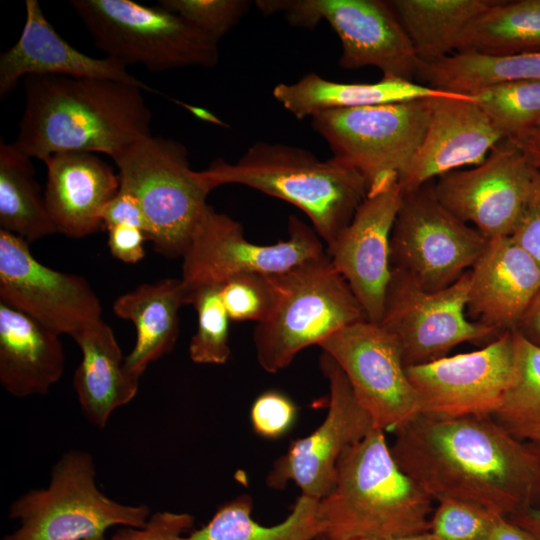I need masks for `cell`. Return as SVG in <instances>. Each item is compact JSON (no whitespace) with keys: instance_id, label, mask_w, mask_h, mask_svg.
I'll return each instance as SVG.
<instances>
[{"instance_id":"obj_1","label":"cell","mask_w":540,"mask_h":540,"mask_svg":"<svg viewBox=\"0 0 540 540\" xmlns=\"http://www.w3.org/2000/svg\"><path fill=\"white\" fill-rule=\"evenodd\" d=\"M433 501L455 500L509 517L540 506V457L493 416L419 414L390 446Z\"/></svg>"},{"instance_id":"obj_2","label":"cell","mask_w":540,"mask_h":540,"mask_svg":"<svg viewBox=\"0 0 540 540\" xmlns=\"http://www.w3.org/2000/svg\"><path fill=\"white\" fill-rule=\"evenodd\" d=\"M14 145L41 161L62 152L111 158L151 136L143 88L104 78L30 75Z\"/></svg>"},{"instance_id":"obj_3","label":"cell","mask_w":540,"mask_h":540,"mask_svg":"<svg viewBox=\"0 0 540 540\" xmlns=\"http://www.w3.org/2000/svg\"><path fill=\"white\" fill-rule=\"evenodd\" d=\"M433 500L397 464L385 432L373 428L338 461L330 492L318 500L322 540H390L427 532Z\"/></svg>"},{"instance_id":"obj_4","label":"cell","mask_w":540,"mask_h":540,"mask_svg":"<svg viewBox=\"0 0 540 540\" xmlns=\"http://www.w3.org/2000/svg\"><path fill=\"white\" fill-rule=\"evenodd\" d=\"M211 189L239 184L302 210L331 245L368 194L363 176L346 162L325 161L303 148L257 142L235 163L217 159L202 171Z\"/></svg>"},{"instance_id":"obj_5","label":"cell","mask_w":540,"mask_h":540,"mask_svg":"<svg viewBox=\"0 0 540 540\" xmlns=\"http://www.w3.org/2000/svg\"><path fill=\"white\" fill-rule=\"evenodd\" d=\"M274 278V308L253 334L258 363L268 373L283 370L305 348L367 319L327 253Z\"/></svg>"},{"instance_id":"obj_6","label":"cell","mask_w":540,"mask_h":540,"mask_svg":"<svg viewBox=\"0 0 540 540\" xmlns=\"http://www.w3.org/2000/svg\"><path fill=\"white\" fill-rule=\"evenodd\" d=\"M150 515L145 504H124L105 495L96 483L93 456L71 450L54 464L45 488L11 503L8 517L19 525L2 540H108L110 528L142 527Z\"/></svg>"},{"instance_id":"obj_7","label":"cell","mask_w":540,"mask_h":540,"mask_svg":"<svg viewBox=\"0 0 540 540\" xmlns=\"http://www.w3.org/2000/svg\"><path fill=\"white\" fill-rule=\"evenodd\" d=\"M112 159L120 188L142 208L154 250L168 258L183 257L212 191L202 171L191 169L185 146L151 135Z\"/></svg>"},{"instance_id":"obj_8","label":"cell","mask_w":540,"mask_h":540,"mask_svg":"<svg viewBox=\"0 0 540 540\" xmlns=\"http://www.w3.org/2000/svg\"><path fill=\"white\" fill-rule=\"evenodd\" d=\"M75 13L95 46L124 65L140 64L151 72L214 67L218 42L181 16L157 4L132 0H72Z\"/></svg>"},{"instance_id":"obj_9","label":"cell","mask_w":540,"mask_h":540,"mask_svg":"<svg viewBox=\"0 0 540 540\" xmlns=\"http://www.w3.org/2000/svg\"><path fill=\"white\" fill-rule=\"evenodd\" d=\"M311 119L333 156L355 168L370 192L405 178L427 128L429 105L428 99L413 100L331 110Z\"/></svg>"},{"instance_id":"obj_10","label":"cell","mask_w":540,"mask_h":540,"mask_svg":"<svg viewBox=\"0 0 540 540\" xmlns=\"http://www.w3.org/2000/svg\"><path fill=\"white\" fill-rule=\"evenodd\" d=\"M487 242L439 201L432 181L403 193L391 232L390 262L424 290L435 292L469 271Z\"/></svg>"},{"instance_id":"obj_11","label":"cell","mask_w":540,"mask_h":540,"mask_svg":"<svg viewBox=\"0 0 540 540\" xmlns=\"http://www.w3.org/2000/svg\"><path fill=\"white\" fill-rule=\"evenodd\" d=\"M256 5L266 15L283 13L297 27L314 28L326 21L341 42L343 69L372 66L382 78L416 77L420 60L389 1L262 0Z\"/></svg>"},{"instance_id":"obj_12","label":"cell","mask_w":540,"mask_h":540,"mask_svg":"<svg viewBox=\"0 0 540 540\" xmlns=\"http://www.w3.org/2000/svg\"><path fill=\"white\" fill-rule=\"evenodd\" d=\"M288 239L275 244L252 243L242 225L209 206L183 255L180 278L186 296L204 286H220L243 273L275 275L327 253L314 228L290 216Z\"/></svg>"},{"instance_id":"obj_13","label":"cell","mask_w":540,"mask_h":540,"mask_svg":"<svg viewBox=\"0 0 540 540\" xmlns=\"http://www.w3.org/2000/svg\"><path fill=\"white\" fill-rule=\"evenodd\" d=\"M468 285L469 271L451 286L428 292L392 268L379 323L397 339L406 367L446 357L459 344L489 343L501 335L467 316Z\"/></svg>"},{"instance_id":"obj_14","label":"cell","mask_w":540,"mask_h":540,"mask_svg":"<svg viewBox=\"0 0 540 540\" xmlns=\"http://www.w3.org/2000/svg\"><path fill=\"white\" fill-rule=\"evenodd\" d=\"M319 347L343 371L374 428L395 433L420 414L401 347L379 322L365 319L353 323Z\"/></svg>"},{"instance_id":"obj_15","label":"cell","mask_w":540,"mask_h":540,"mask_svg":"<svg viewBox=\"0 0 540 540\" xmlns=\"http://www.w3.org/2000/svg\"><path fill=\"white\" fill-rule=\"evenodd\" d=\"M514 330L483 348L406 367L420 413L441 417L493 416L511 383Z\"/></svg>"},{"instance_id":"obj_16","label":"cell","mask_w":540,"mask_h":540,"mask_svg":"<svg viewBox=\"0 0 540 540\" xmlns=\"http://www.w3.org/2000/svg\"><path fill=\"white\" fill-rule=\"evenodd\" d=\"M538 170L512 141L502 140L478 165L434 181L439 201L488 240L511 236Z\"/></svg>"},{"instance_id":"obj_17","label":"cell","mask_w":540,"mask_h":540,"mask_svg":"<svg viewBox=\"0 0 540 540\" xmlns=\"http://www.w3.org/2000/svg\"><path fill=\"white\" fill-rule=\"evenodd\" d=\"M0 302L58 335L73 336L102 319V306L88 281L40 263L29 243L0 229Z\"/></svg>"},{"instance_id":"obj_18","label":"cell","mask_w":540,"mask_h":540,"mask_svg":"<svg viewBox=\"0 0 540 540\" xmlns=\"http://www.w3.org/2000/svg\"><path fill=\"white\" fill-rule=\"evenodd\" d=\"M320 367L329 382L327 415L312 433L291 442L266 478L271 488L281 489L293 482L302 495L317 500L332 489L343 453L374 428L345 374L324 352Z\"/></svg>"},{"instance_id":"obj_19","label":"cell","mask_w":540,"mask_h":540,"mask_svg":"<svg viewBox=\"0 0 540 540\" xmlns=\"http://www.w3.org/2000/svg\"><path fill=\"white\" fill-rule=\"evenodd\" d=\"M402 197L398 180L368 192L349 224L327 246L331 264L372 322H380L383 314L392 274L391 232Z\"/></svg>"},{"instance_id":"obj_20","label":"cell","mask_w":540,"mask_h":540,"mask_svg":"<svg viewBox=\"0 0 540 540\" xmlns=\"http://www.w3.org/2000/svg\"><path fill=\"white\" fill-rule=\"evenodd\" d=\"M429 120L405 178L403 193L481 163L503 139L471 94L428 99Z\"/></svg>"},{"instance_id":"obj_21","label":"cell","mask_w":540,"mask_h":540,"mask_svg":"<svg viewBox=\"0 0 540 540\" xmlns=\"http://www.w3.org/2000/svg\"><path fill=\"white\" fill-rule=\"evenodd\" d=\"M539 289L540 265L511 236L489 239L469 270L467 316L513 331Z\"/></svg>"},{"instance_id":"obj_22","label":"cell","mask_w":540,"mask_h":540,"mask_svg":"<svg viewBox=\"0 0 540 540\" xmlns=\"http://www.w3.org/2000/svg\"><path fill=\"white\" fill-rule=\"evenodd\" d=\"M26 17L17 42L0 55V98L7 97L20 79L30 75L104 78L152 89L110 58L81 52L60 36L37 0H26Z\"/></svg>"},{"instance_id":"obj_23","label":"cell","mask_w":540,"mask_h":540,"mask_svg":"<svg viewBox=\"0 0 540 540\" xmlns=\"http://www.w3.org/2000/svg\"><path fill=\"white\" fill-rule=\"evenodd\" d=\"M43 162L44 198L57 232L83 238L104 228L102 210L120 189L113 167L90 152L57 153Z\"/></svg>"},{"instance_id":"obj_24","label":"cell","mask_w":540,"mask_h":540,"mask_svg":"<svg viewBox=\"0 0 540 540\" xmlns=\"http://www.w3.org/2000/svg\"><path fill=\"white\" fill-rule=\"evenodd\" d=\"M64 365L60 335L0 302V384L9 394H47Z\"/></svg>"},{"instance_id":"obj_25","label":"cell","mask_w":540,"mask_h":540,"mask_svg":"<svg viewBox=\"0 0 540 540\" xmlns=\"http://www.w3.org/2000/svg\"><path fill=\"white\" fill-rule=\"evenodd\" d=\"M82 359L73 385L81 410L90 424L104 428L112 413L134 399L139 378L124 367L121 348L111 327L102 319L72 336Z\"/></svg>"},{"instance_id":"obj_26","label":"cell","mask_w":540,"mask_h":540,"mask_svg":"<svg viewBox=\"0 0 540 540\" xmlns=\"http://www.w3.org/2000/svg\"><path fill=\"white\" fill-rule=\"evenodd\" d=\"M185 304L182 282L174 278L141 284L114 301L115 315L136 328L135 345L124 358L131 375L140 379L151 363L173 350L179 334L178 312Z\"/></svg>"},{"instance_id":"obj_27","label":"cell","mask_w":540,"mask_h":540,"mask_svg":"<svg viewBox=\"0 0 540 540\" xmlns=\"http://www.w3.org/2000/svg\"><path fill=\"white\" fill-rule=\"evenodd\" d=\"M274 98L297 119L365 106L431 99L453 94L419 82L382 78L373 83H342L308 73L294 83H279Z\"/></svg>"},{"instance_id":"obj_28","label":"cell","mask_w":540,"mask_h":540,"mask_svg":"<svg viewBox=\"0 0 540 540\" xmlns=\"http://www.w3.org/2000/svg\"><path fill=\"white\" fill-rule=\"evenodd\" d=\"M415 78L423 85L459 94L505 82L540 81V52L501 56L455 52L437 61H420Z\"/></svg>"},{"instance_id":"obj_29","label":"cell","mask_w":540,"mask_h":540,"mask_svg":"<svg viewBox=\"0 0 540 540\" xmlns=\"http://www.w3.org/2000/svg\"><path fill=\"white\" fill-rule=\"evenodd\" d=\"M495 0L389 1L421 62H433L456 51L466 26Z\"/></svg>"},{"instance_id":"obj_30","label":"cell","mask_w":540,"mask_h":540,"mask_svg":"<svg viewBox=\"0 0 540 540\" xmlns=\"http://www.w3.org/2000/svg\"><path fill=\"white\" fill-rule=\"evenodd\" d=\"M0 229L28 243L58 233L35 179L31 158L14 143H0Z\"/></svg>"},{"instance_id":"obj_31","label":"cell","mask_w":540,"mask_h":540,"mask_svg":"<svg viewBox=\"0 0 540 540\" xmlns=\"http://www.w3.org/2000/svg\"><path fill=\"white\" fill-rule=\"evenodd\" d=\"M455 52L495 56L540 52V0H495L466 26Z\"/></svg>"},{"instance_id":"obj_32","label":"cell","mask_w":540,"mask_h":540,"mask_svg":"<svg viewBox=\"0 0 540 540\" xmlns=\"http://www.w3.org/2000/svg\"><path fill=\"white\" fill-rule=\"evenodd\" d=\"M317 505V499L301 494L282 522L264 526L251 516L252 498L242 494L219 506L212 518L185 540H315L320 536Z\"/></svg>"},{"instance_id":"obj_33","label":"cell","mask_w":540,"mask_h":540,"mask_svg":"<svg viewBox=\"0 0 540 540\" xmlns=\"http://www.w3.org/2000/svg\"><path fill=\"white\" fill-rule=\"evenodd\" d=\"M514 342L512 380L493 418L513 436L523 440L528 432L540 427V347L515 330Z\"/></svg>"},{"instance_id":"obj_34","label":"cell","mask_w":540,"mask_h":540,"mask_svg":"<svg viewBox=\"0 0 540 540\" xmlns=\"http://www.w3.org/2000/svg\"><path fill=\"white\" fill-rule=\"evenodd\" d=\"M473 95L504 140L520 142L540 130V81H514Z\"/></svg>"},{"instance_id":"obj_35","label":"cell","mask_w":540,"mask_h":540,"mask_svg":"<svg viewBox=\"0 0 540 540\" xmlns=\"http://www.w3.org/2000/svg\"><path fill=\"white\" fill-rule=\"evenodd\" d=\"M187 304L197 313V329L189 344V355L197 364H225L231 354L230 317L220 296V286H204L193 291Z\"/></svg>"},{"instance_id":"obj_36","label":"cell","mask_w":540,"mask_h":540,"mask_svg":"<svg viewBox=\"0 0 540 540\" xmlns=\"http://www.w3.org/2000/svg\"><path fill=\"white\" fill-rule=\"evenodd\" d=\"M220 296L232 321L263 322L274 308L277 285L274 275L243 273L220 285Z\"/></svg>"},{"instance_id":"obj_37","label":"cell","mask_w":540,"mask_h":540,"mask_svg":"<svg viewBox=\"0 0 540 540\" xmlns=\"http://www.w3.org/2000/svg\"><path fill=\"white\" fill-rule=\"evenodd\" d=\"M438 503L430 518L429 531L442 540H487L500 516L465 502Z\"/></svg>"},{"instance_id":"obj_38","label":"cell","mask_w":540,"mask_h":540,"mask_svg":"<svg viewBox=\"0 0 540 540\" xmlns=\"http://www.w3.org/2000/svg\"><path fill=\"white\" fill-rule=\"evenodd\" d=\"M158 4L219 41L247 12L244 0H161Z\"/></svg>"},{"instance_id":"obj_39","label":"cell","mask_w":540,"mask_h":540,"mask_svg":"<svg viewBox=\"0 0 540 540\" xmlns=\"http://www.w3.org/2000/svg\"><path fill=\"white\" fill-rule=\"evenodd\" d=\"M297 406L285 393L270 389L258 395L250 409L253 431L265 439H279L294 426Z\"/></svg>"},{"instance_id":"obj_40","label":"cell","mask_w":540,"mask_h":540,"mask_svg":"<svg viewBox=\"0 0 540 540\" xmlns=\"http://www.w3.org/2000/svg\"><path fill=\"white\" fill-rule=\"evenodd\" d=\"M194 517L188 513L158 511L142 527H119L108 540H185Z\"/></svg>"},{"instance_id":"obj_41","label":"cell","mask_w":540,"mask_h":540,"mask_svg":"<svg viewBox=\"0 0 540 540\" xmlns=\"http://www.w3.org/2000/svg\"><path fill=\"white\" fill-rule=\"evenodd\" d=\"M511 237L540 265V171Z\"/></svg>"},{"instance_id":"obj_42","label":"cell","mask_w":540,"mask_h":540,"mask_svg":"<svg viewBox=\"0 0 540 540\" xmlns=\"http://www.w3.org/2000/svg\"><path fill=\"white\" fill-rule=\"evenodd\" d=\"M101 219L105 229L119 224L134 226L142 229L149 239V224L139 202L121 188L103 208Z\"/></svg>"},{"instance_id":"obj_43","label":"cell","mask_w":540,"mask_h":540,"mask_svg":"<svg viewBox=\"0 0 540 540\" xmlns=\"http://www.w3.org/2000/svg\"><path fill=\"white\" fill-rule=\"evenodd\" d=\"M106 230L108 248L114 258L128 264L137 263L144 258V242L149 239L142 229L119 224Z\"/></svg>"},{"instance_id":"obj_44","label":"cell","mask_w":540,"mask_h":540,"mask_svg":"<svg viewBox=\"0 0 540 540\" xmlns=\"http://www.w3.org/2000/svg\"><path fill=\"white\" fill-rule=\"evenodd\" d=\"M515 331L528 342L540 347V289L526 308Z\"/></svg>"},{"instance_id":"obj_45","label":"cell","mask_w":540,"mask_h":540,"mask_svg":"<svg viewBox=\"0 0 540 540\" xmlns=\"http://www.w3.org/2000/svg\"><path fill=\"white\" fill-rule=\"evenodd\" d=\"M487 540H536L535 537L524 528L512 522L508 517L499 516Z\"/></svg>"},{"instance_id":"obj_46","label":"cell","mask_w":540,"mask_h":540,"mask_svg":"<svg viewBox=\"0 0 540 540\" xmlns=\"http://www.w3.org/2000/svg\"><path fill=\"white\" fill-rule=\"evenodd\" d=\"M508 518L540 540V506L527 508Z\"/></svg>"},{"instance_id":"obj_47","label":"cell","mask_w":540,"mask_h":540,"mask_svg":"<svg viewBox=\"0 0 540 540\" xmlns=\"http://www.w3.org/2000/svg\"><path fill=\"white\" fill-rule=\"evenodd\" d=\"M515 144L524 152L532 165L540 171V130Z\"/></svg>"},{"instance_id":"obj_48","label":"cell","mask_w":540,"mask_h":540,"mask_svg":"<svg viewBox=\"0 0 540 540\" xmlns=\"http://www.w3.org/2000/svg\"><path fill=\"white\" fill-rule=\"evenodd\" d=\"M523 440L529 442L540 457V427L528 432Z\"/></svg>"},{"instance_id":"obj_49","label":"cell","mask_w":540,"mask_h":540,"mask_svg":"<svg viewBox=\"0 0 540 540\" xmlns=\"http://www.w3.org/2000/svg\"><path fill=\"white\" fill-rule=\"evenodd\" d=\"M390 540H442V539L437 537L430 531H427V532L406 535V536H402L398 538H393Z\"/></svg>"},{"instance_id":"obj_50","label":"cell","mask_w":540,"mask_h":540,"mask_svg":"<svg viewBox=\"0 0 540 540\" xmlns=\"http://www.w3.org/2000/svg\"><path fill=\"white\" fill-rule=\"evenodd\" d=\"M187 108L193 113L195 114L197 117H200L204 120H209V121H217L211 114H209L206 110H203V109H200V108H196V107H192V106H187Z\"/></svg>"},{"instance_id":"obj_51","label":"cell","mask_w":540,"mask_h":540,"mask_svg":"<svg viewBox=\"0 0 540 540\" xmlns=\"http://www.w3.org/2000/svg\"><path fill=\"white\" fill-rule=\"evenodd\" d=\"M352 540H373V539H369V538H357V539H352Z\"/></svg>"},{"instance_id":"obj_52","label":"cell","mask_w":540,"mask_h":540,"mask_svg":"<svg viewBox=\"0 0 540 540\" xmlns=\"http://www.w3.org/2000/svg\"><path fill=\"white\" fill-rule=\"evenodd\" d=\"M315 540H322V538L319 536L318 538H316Z\"/></svg>"}]
</instances>
